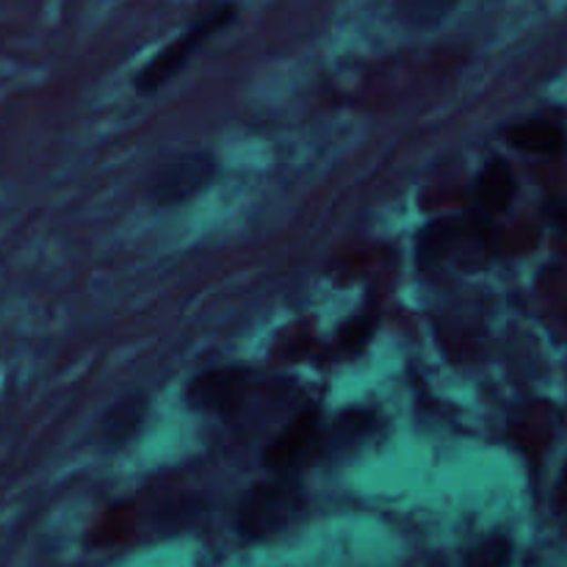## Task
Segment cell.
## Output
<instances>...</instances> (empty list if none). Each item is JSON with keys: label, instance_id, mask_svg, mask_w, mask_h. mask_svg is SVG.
Returning a JSON list of instances; mask_svg holds the SVG:
<instances>
[{"label": "cell", "instance_id": "cell-5", "mask_svg": "<svg viewBox=\"0 0 567 567\" xmlns=\"http://www.w3.org/2000/svg\"><path fill=\"white\" fill-rule=\"evenodd\" d=\"M249 393V371L214 369L197 374L188 385L186 399L194 410L210 415H230L244 404Z\"/></svg>", "mask_w": 567, "mask_h": 567}, {"label": "cell", "instance_id": "cell-9", "mask_svg": "<svg viewBox=\"0 0 567 567\" xmlns=\"http://www.w3.org/2000/svg\"><path fill=\"white\" fill-rule=\"evenodd\" d=\"M509 557H513L509 543L504 537H491V540L471 548L468 557H465V567H507Z\"/></svg>", "mask_w": 567, "mask_h": 567}, {"label": "cell", "instance_id": "cell-4", "mask_svg": "<svg viewBox=\"0 0 567 567\" xmlns=\"http://www.w3.org/2000/svg\"><path fill=\"white\" fill-rule=\"evenodd\" d=\"M327 452V435L321 430V421L316 410H305L299 413L286 430L277 435V441L266 449L264 460L271 468L291 471L302 468V465L313 463L316 457Z\"/></svg>", "mask_w": 567, "mask_h": 567}, {"label": "cell", "instance_id": "cell-6", "mask_svg": "<svg viewBox=\"0 0 567 567\" xmlns=\"http://www.w3.org/2000/svg\"><path fill=\"white\" fill-rule=\"evenodd\" d=\"M507 144H513L520 153L532 155H557L565 147V131L559 122L548 120V116H537V120L518 122V125L504 131Z\"/></svg>", "mask_w": 567, "mask_h": 567}, {"label": "cell", "instance_id": "cell-3", "mask_svg": "<svg viewBox=\"0 0 567 567\" xmlns=\"http://www.w3.org/2000/svg\"><path fill=\"white\" fill-rule=\"evenodd\" d=\"M233 14H236V6H225V9H216L214 14H208V17H203V20L194 22V25L188 28L181 39H175L169 48L161 50L155 59H150L147 64L142 66V72L133 78V86H136V92L138 94L158 92V89L164 86V83L169 81V78L175 75V72L181 70L188 59H192L194 50H197L199 44L210 37V33H216L219 28H225L227 22L233 20Z\"/></svg>", "mask_w": 567, "mask_h": 567}, {"label": "cell", "instance_id": "cell-1", "mask_svg": "<svg viewBox=\"0 0 567 567\" xmlns=\"http://www.w3.org/2000/svg\"><path fill=\"white\" fill-rule=\"evenodd\" d=\"M305 513V498L297 485L288 482H264L244 493L238 504V532L247 540H264L288 529Z\"/></svg>", "mask_w": 567, "mask_h": 567}, {"label": "cell", "instance_id": "cell-8", "mask_svg": "<svg viewBox=\"0 0 567 567\" xmlns=\"http://www.w3.org/2000/svg\"><path fill=\"white\" fill-rule=\"evenodd\" d=\"M476 194L487 210H504L515 197V175L507 161L496 158L482 169L476 181Z\"/></svg>", "mask_w": 567, "mask_h": 567}, {"label": "cell", "instance_id": "cell-7", "mask_svg": "<svg viewBox=\"0 0 567 567\" xmlns=\"http://www.w3.org/2000/svg\"><path fill=\"white\" fill-rule=\"evenodd\" d=\"M147 415V399L144 396H125L103 415L100 421V441L109 446H125L142 426Z\"/></svg>", "mask_w": 567, "mask_h": 567}, {"label": "cell", "instance_id": "cell-2", "mask_svg": "<svg viewBox=\"0 0 567 567\" xmlns=\"http://www.w3.org/2000/svg\"><path fill=\"white\" fill-rule=\"evenodd\" d=\"M216 158L210 153H183L164 161L150 177V199L161 208L183 205L214 183Z\"/></svg>", "mask_w": 567, "mask_h": 567}]
</instances>
